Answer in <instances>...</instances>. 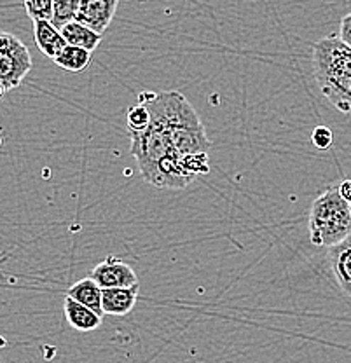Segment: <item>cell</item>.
<instances>
[{"instance_id":"1","label":"cell","mask_w":351,"mask_h":363,"mask_svg":"<svg viewBox=\"0 0 351 363\" xmlns=\"http://www.w3.org/2000/svg\"><path fill=\"white\" fill-rule=\"evenodd\" d=\"M138 101L145 104L150 112L157 113L163 119L169 131L173 149L180 156L208 152L211 140L206 135L196 108L184 94H180L179 91H163V93L143 91L138 94Z\"/></svg>"},{"instance_id":"2","label":"cell","mask_w":351,"mask_h":363,"mask_svg":"<svg viewBox=\"0 0 351 363\" xmlns=\"http://www.w3.org/2000/svg\"><path fill=\"white\" fill-rule=\"evenodd\" d=\"M309 240L315 247H335L351 236V204L338 187L323 191L309 208Z\"/></svg>"},{"instance_id":"3","label":"cell","mask_w":351,"mask_h":363,"mask_svg":"<svg viewBox=\"0 0 351 363\" xmlns=\"http://www.w3.org/2000/svg\"><path fill=\"white\" fill-rule=\"evenodd\" d=\"M150 124L140 133H130L131 136V156L137 161L142 179L150 184L156 175L157 166L165 157L173 152V143L169 131L157 113L150 112Z\"/></svg>"},{"instance_id":"4","label":"cell","mask_w":351,"mask_h":363,"mask_svg":"<svg viewBox=\"0 0 351 363\" xmlns=\"http://www.w3.org/2000/svg\"><path fill=\"white\" fill-rule=\"evenodd\" d=\"M32 65L28 48L16 35L0 30V84L6 91L20 88Z\"/></svg>"},{"instance_id":"5","label":"cell","mask_w":351,"mask_h":363,"mask_svg":"<svg viewBox=\"0 0 351 363\" xmlns=\"http://www.w3.org/2000/svg\"><path fill=\"white\" fill-rule=\"evenodd\" d=\"M313 65L315 70L351 75V48L338 35L323 37L313 48Z\"/></svg>"},{"instance_id":"6","label":"cell","mask_w":351,"mask_h":363,"mask_svg":"<svg viewBox=\"0 0 351 363\" xmlns=\"http://www.w3.org/2000/svg\"><path fill=\"white\" fill-rule=\"evenodd\" d=\"M89 276L101 289H123V286H133L140 283L133 267L114 255H108L107 259L96 264Z\"/></svg>"},{"instance_id":"7","label":"cell","mask_w":351,"mask_h":363,"mask_svg":"<svg viewBox=\"0 0 351 363\" xmlns=\"http://www.w3.org/2000/svg\"><path fill=\"white\" fill-rule=\"evenodd\" d=\"M315 79L323 96L338 111L351 116V75L339 72L315 70Z\"/></svg>"},{"instance_id":"8","label":"cell","mask_w":351,"mask_h":363,"mask_svg":"<svg viewBox=\"0 0 351 363\" xmlns=\"http://www.w3.org/2000/svg\"><path fill=\"white\" fill-rule=\"evenodd\" d=\"M119 0H81L75 21L104 35L116 16Z\"/></svg>"},{"instance_id":"9","label":"cell","mask_w":351,"mask_h":363,"mask_svg":"<svg viewBox=\"0 0 351 363\" xmlns=\"http://www.w3.org/2000/svg\"><path fill=\"white\" fill-rule=\"evenodd\" d=\"M138 294H140V283L133 286H123V289H104V294H101L104 315L126 316L128 313L133 311Z\"/></svg>"},{"instance_id":"10","label":"cell","mask_w":351,"mask_h":363,"mask_svg":"<svg viewBox=\"0 0 351 363\" xmlns=\"http://www.w3.org/2000/svg\"><path fill=\"white\" fill-rule=\"evenodd\" d=\"M328 266L342 294L351 297V236L328 248Z\"/></svg>"},{"instance_id":"11","label":"cell","mask_w":351,"mask_h":363,"mask_svg":"<svg viewBox=\"0 0 351 363\" xmlns=\"http://www.w3.org/2000/svg\"><path fill=\"white\" fill-rule=\"evenodd\" d=\"M63 311H65V318L69 321L72 328L79 332H93L104 321V316L98 315L91 308H86L81 302L74 301V298L67 295L65 302H63Z\"/></svg>"},{"instance_id":"12","label":"cell","mask_w":351,"mask_h":363,"mask_svg":"<svg viewBox=\"0 0 351 363\" xmlns=\"http://www.w3.org/2000/svg\"><path fill=\"white\" fill-rule=\"evenodd\" d=\"M33 37H35V44L39 51L51 60H55L67 45V40L63 39L60 28H56L48 20L33 21Z\"/></svg>"},{"instance_id":"13","label":"cell","mask_w":351,"mask_h":363,"mask_svg":"<svg viewBox=\"0 0 351 363\" xmlns=\"http://www.w3.org/2000/svg\"><path fill=\"white\" fill-rule=\"evenodd\" d=\"M101 294H104V289L94 281L91 276H86V278L79 279L77 283H74V285L67 290V295L74 298V301L81 302L86 308H91L93 311L98 313V315L104 316V309H101Z\"/></svg>"},{"instance_id":"14","label":"cell","mask_w":351,"mask_h":363,"mask_svg":"<svg viewBox=\"0 0 351 363\" xmlns=\"http://www.w3.org/2000/svg\"><path fill=\"white\" fill-rule=\"evenodd\" d=\"M60 32H62L67 44L75 45V48H82L89 52H93L101 43L100 33H96L94 30L88 28V26L75 20L63 25L62 28H60Z\"/></svg>"},{"instance_id":"15","label":"cell","mask_w":351,"mask_h":363,"mask_svg":"<svg viewBox=\"0 0 351 363\" xmlns=\"http://www.w3.org/2000/svg\"><path fill=\"white\" fill-rule=\"evenodd\" d=\"M52 62L65 72L79 74V72H84L89 67V63H91V52L82 48H75V45L67 44Z\"/></svg>"},{"instance_id":"16","label":"cell","mask_w":351,"mask_h":363,"mask_svg":"<svg viewBox=\"0 0 351 363\" xmlns=\"http://www.w3.org/2000/svg\"><path fill=\"white\" fill-rule=\"evenodd\" d=\"M79 6H81V0H52V25L56 28H62L67 23L74 21Z\"/></svg>"},{"instance_id":"17","label":"cell","mask_w":351,"mask_h":363,"mask_svg":"<svg viewBox=\"0 0 351 363\" xmlns=\"http://www.w3.org/2000/svg\"><path fill=\"white\" fill-rule=\"evenodd\" d=\"M150 111L145 104L138 101L126 112V123H128V133H140V131L147 130L150 124Z\"/></svg>"},{"instance_id":"18","label":"cell","mask_w":351,"mask_h":363,"mask_svg":"<svg viewBox=\"0 0 351 363\" xmlns=\"http://www.w3.org/2000/svg\"><path fill=\"white\" fill-rule=\"evenodd\" d=\"M26 14L32 21L48 20L52 18V0H23Z\"/></svg>"},{"instance_id":"19","label":"cell","mask_w":351,"mask_h":363,"mask_svg":"<svg viewBox=\"0 0 351 363\" xmlns=\"http://www.w3.org/2000/svg\"><path fill=\"white\" fill-rule=\"evenodd\" d=\"M334 142V133L327 126H316L311 133V143L320 150H327Z\"/></svg>"},{"instance_id":"20","label":"cell","mask_w":351,"mask_h":363,"mask_svg":"<svg viewBox=\"0 0 351 363\" xmlns=\"http://www.w3.org/2000/svg\"><path fill=\"white\" fill-rule=\"evenodd\" d=\"M339 39L351 48V13L346 14L339 25Z\"/></svg>"},{"instance_id":"21","label":"cell","mask_w":351,"mask_h":363,"mask_svg":"<svg viewBox=\"0 0 351 363\" xmlns=\"http://www.w3.org/2000/svg\"><path fill=\"white\" fill-rule=\"evenodd\" d=\"M338 189H339V194L342 196V199L351 204V179L342 180L341 184L338 185Z\"/></svg>"},{"instance_id":"22","label":"cell","mask_w":351,"mask_h":363,"mask_svg":"<svg viewBox=\"0 0 351 363\" xmlns=\"http://www.w3.org/2000/svg\"><path fill=\"white\" fill-rule=\"evenodd\" d=\"M6 93H7L6 88H4V86L0 84V100H2V96H4V94H6Z\"/></svg>"},{"instance_id":"23","label":"cell","mask_w":351,"mask_h":363,"mask_svg":"<svg viewBox=\"0 0 351 363\" xmlns=\"http://www.w3.org/2000/svg\"><path fill=\"white\" fill-rule=\"evenodd\" d=\"M0 147H2V128H0Z\"/></svg>"}]
</instances>
